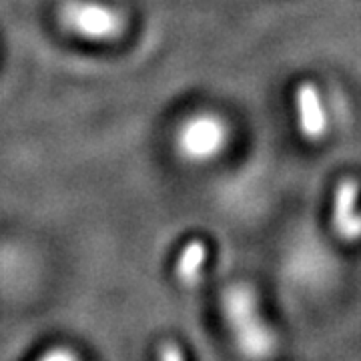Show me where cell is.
<instances>
[{
    "mask_svg": "<svg viewBox=\"0 0 361 361\" xmlns=\"http://www.w3.org/2000/svg\"><path fill=\"white\" fill-rule=\"evenodd\" d=\"M229 137L231 130L223 116L199 113L183 123L177 133V149L191 163H207L227 149Z\"/></svg>",
    "mask_w": 361,
    "mask_h": 361,
    "instance_id": "cell-1",
    "label": "cell"
},
{
    "mask_svg": "<svg viewBox=\"0 0 361 361\" xmlns=\"http://www.w3.org/2000/svg\"><path fill=\"white\" fill-rule=\"evenodd\" d=\"M63 23L68 30L89 40H113L123 35L121 14L92 2H75L63 8Z\"/></svg>",
    "mask_w": 361,
    "mask_h": 361,
    "instance_id": "cell-2",
    "label": "cell"
},
{
    "mask_svg": "<svg viewBox=\"0 0 361 361\" xmlns=\"http://www.w3.org/2000/svg\"><path fill=\"white\" fill-rule=\"evenodd\" d=\"M361 183L355 177H343L337 183L331 209V225L343 243L361 239Z\"/></svg>",
    "mask_w": 361,
    "mask_h": 361,
    "instance_id": "cell-3",
    "label": "cell"
},
{
    "mask_svg": "<svg viewBox=\"0 0 361 361\" xmlns=\"http://www.w3.org/2000/svg\"><path fill=\"white\" fill-rule=\"evenodd\" d=\"M295 109L299 133L305 141L319 142L329 130L322 90L313 80H303L295 90Z\"/></svg>",
    "mask_w": 361,
    "mask_h": 361,
    "instance_id": "cell-4",
    "label": "cell"
},
{
    "mask_svg": "<svg viewBox=\"0 0 361 361\" xmlns=\"http://www.w3.org/2000/svg\"><path fill=\"white\" fill-rule=\"evenodd\" d=\"M207 261V247L201 239H193L180 251L177 261V277L185 287H197L201 281V271Z\"/></svg>",
    "mask_w": 361,
    "mask_h": 361,
    "instance_id": "cell-5",
    "label": "cell"
},
{
    "mask_svg": "<svg viewBox=\"0 0 361 361\" xmlns=\"http://www.w3.org/2000/svg\"><path fill=\"white\" fill-rule=\"evenodd\" d=\"M39 361H80L78 355L68 348H52L51 351H47Z\"/></svg>",
    "mask_w": 361,
    "mask_h": 361,
    "instance_id": "cell-6",
    "label": "cell"
},
{
    "mask_svg": "<svg viewBox=\"0 0 361 361\" xmlns=\"http://www.w3.org/2000/svg\"><path fill=\"white\" fill-rule=\"evenodd\" d=\"M159 361H185V357L179 345H175L173 341H165L159 348Z\"/></svg>",
    "mask_w": 361,
    "mask_h": 361,
    "instance_id": "cell-7",
    "label": "cell"
}]
</instances>
